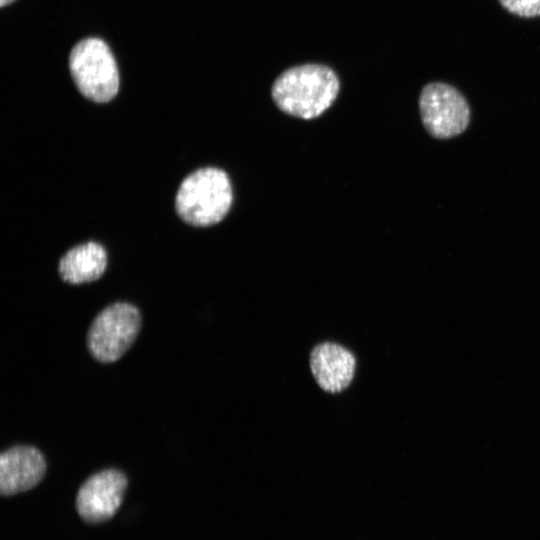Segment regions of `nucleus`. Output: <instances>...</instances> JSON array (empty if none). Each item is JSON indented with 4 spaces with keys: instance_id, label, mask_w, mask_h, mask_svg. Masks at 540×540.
Returning <instances> with one entry per match:
<instances>
[{
    "instance_id": "obj_1",
    "label": "nucleus",
    "mask_w": 540,
    "mask_h": 540,
    "mask_svg": "<svg viewBox=\"0 0 540 540\" xmlns=\"http://www.w3.org/2000/svg\"><path fill=\"white\" fill-rule=\"evenodd\" d=\"M339 89V78L332 68L307 63L283 71L272 84L271 97L282 112L310 120L334 103Z\"/></svg>"
},
{
    "instance_id": "obj_2",
    "label": "nucleus",
    "mask_w": 540,
    "mask_h": 540,
    "mask_svg": "<svg viewBox=\"0 0 540 540\" xmlns=\"http://www.w3.org/2000/svg\"><path fill=\"white\" fill-rule=\"evenodd\" d=\"M233 203L229 175L218 167H202L187 175L178 187L175 210L179 218L194 227L221 222Z\"/></svg>"
},
{
    "instance_id": "obj_3",
    "label": "nucleus",
    "mask_w": 540,
    "mask_h": 540,
    "mask_svg": "<svg viewBox=\"0 0 540 540\" xmlns=\"http://www.w3.org/2000/svg\"><path fill=\"white\" fill-rule=\"evenodd\" d=\"M75 85L87 99L96 103L111 101L119 90V71L108 45L99 38L78 42L69 57Z\"/></svg>"
},
{
    "instance_id": "obj_4",
    "label": "nucleus",
    "mask_w": 540,
    "mask_h": 540,
    "mask_svg": "<svg viewBox=\"0 0 540 540\" xmlns=\"http://www.w3.org/2000/svg\"><path fill=\"white\" fill-rule=\"evenodd\" d=\"M141 322L139 309L130 303L116 302L107 306L88 329L89 352L102 363L115 362L135 341Z\"/></svg>"
},
{
    "instance_id": "obj_5",
    "label": "nucleus",
    "mask_w": 540,
    "mask_h": 540,
    "mask_svg": "<svg viewBox=\"0 0 540 540\" xmlns=\"http://www.w3.org/2000/svg\"><path fill=\"white\" fill-rule=\"evenodd\" d=\"M421 122L433 138L450 139L469 126L471 111L464 95L445 82H430L419 95Z\"/></svg>"
},
{
    "instance_id": "obj_6",
    "label": "nucleus",
    "mask_w": 540,
    "mask_h": 540,
    "mask_svg": "<svg viewBox=\"0 0 540 540\" xmlns=\"http://www.w3.org/2000/svg\"><path fill=\"white\" fill-rule=\"evenodd\" d=\"M127 486L128 479L119 469L109 468L91 475L77 491V514L87 524L107 522L120 508Z\"/></svg>"
},
{
    "instance_id": "obj_7",
    "label": "nucleus",
    "mask_w": 540,
    "mask_h": 540,
    "mask_svg": "<svg viewBox=\"0 0 540 540\" xmlns=\"http://www.w3.org/2000/svg\"><path fill=\"white\" fill-rule=\"evenodd\" d=\"M47 470L43 454L33 446L9 448L0 455V494L12 496L36 487Z\"/></svg>"
},
{
    "instance_id": "obj_8",
    "label": "nucleus",
    "mask_w": 540,
    "mask_h": 540,
    "mask_svg": "<svg viewBox=\"0 0 540 540\" xmlns=\"http://www.w3.org/2000/svg\"><path fill=\"white\" fill-rule=\"evenodd\" d=\"M355 367L353 354L336 343L318 344L310 354L312 374L326 392L336 393L346 389L353 379Z\"/></svg>"
},
{
    "instance_id": "obj_9",
    "label": "nucleus",
    "mask_w": 540,
    "mask_h": 540,
    "mask_svg": "<svg viewBox=\"0 0 540 540\" xmlns=\"http://www.w3.org/2000/svg\"><path fill=\"white\" fill-rule=\"evenodd\" d=\"M107 261L105 248L98 242L89 241L68 250L59 261L58 272L66 283H88L104 274Z\"/></svg>"
},
{
    "instance_id": "obj_10",
    "label": "nucleus",
    "mask_w": 540,
    "mask_h": 540,
    "mask_svg": "<svg viewBox=\"0 0 540 540\" xmlns=\"http://www.w3.org/2000/svg\"><path fill=\"white\" fill-rule=\"evenodd\" d=\"M501 6L508 12L524 17L532 18L540 16V0H498Z\"/></svg>"
},
{
    "instance_id": "obj_11",
    "label": "nucleus",
    "mask_w": 540,
    "mask_h": 540,
    "mask_svg": "<svg viewBox=\"0 0 540 540\" xmlns=\"http://www.w3.org/2000/svg\"><path fill=\"white\" fill-rule=\"evenodd\" d=\"M14 0H0L1 7H4L10 3H12Z\"/></svg>"
}]
</instances>
